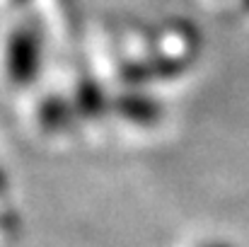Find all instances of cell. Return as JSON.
Masks as SVG:
<instances>
[{
  "instance_id": "8992f818",
  "label": "cell",
  "mask_w": 249,
  "mask_h": 247,
  "mask_svg": "<svg viewBox=\"0 0 249 247\" xmlns=\"http://www.w3.org/2000/svg\"><path fill=\"white\" fill-rule=\"evenodd\" d=\"M203 247H232V245H228V243H208V245H203Z\"/></svg>"
},
{
  "instance_id": "5b68a950",
  "label": "cell",
  "mask_w": 249,
  "mask_h": 247,
  "mask_svg": "<svg viewBox=\"0 0 249 247\" xmlns=\"http://www.w3.org/2000/svg\"><path fill=\"white\" fill-rule=\"evenodd\" d=\"M7 187V177H5V172H2V167H0V191Z\"/></svg>"
},
{
  "instance_id": "7a4b0ae2",
  "label": "cell",
  "mask_w": 249,
  "mask_h": 247,
  "mask_svg": "<svg viewBox=\"0 0 249 247\" xmlns=\"http://www.w3.org/2000/svg\"><path fill=\"white\" fill-rule=\"evenodd\" d=\"M114 109L124 116V119H131L136 124H143V126H150L155 124L160 116H162V107L158 99L148 97V95H121L114 99Z\"/></svg>"
},
{
  "instance_id": "6da1fadb",
  "label": "cell",
  "mask_w": 249,
  "mask_h": 247,
  "mask_svg": "<svg viewBox=\"0 0 249 247\" xmlns=\"http://www.w3.org/2000/svg\"><path fill=\"white\" fill-rule=\"evenodd\" d=\"M44 66V39L41 32L22 22L17 24L5 41V76L15 87H29L36 82Z\"/></svg>"
},
{
  "instance_id": "3957f363",
  "label": "cell",
  "mask_w": 249,
  "mask_h": 247,
  "mask_svg": "<svg viewBox=\"0 0 249 247\" xmlns=\"http://www.w3.org/2000/svg\"><path fill=\"white\" fill-rule=\"evenodd\" d=\"M73 109H75V104H68V102L61 99V97H51V99H46V102L41 104L39 119H41L44 129H49V131H61V129L71 126Z\"/></svg>"
},
{
  "instance_id": "52a82bcc",
  "label": "cell",
  "mask_w": 249,
  "mask_h": 247,
  "mask_svg": "<svg viewBox=\"0 0 249 247\" xmlns=\"http://www.w3.org/2000/svg\"><path fill=\"white\" fill-rule=\"evenodd\" d=\"M242 5H245V7H247V10H249V0H242Z\"/></svg>"
},
{
  "instance_id": "277c9868",
  "label": "cell",
  "mask_w": 249,
  "mask_h": 247,
  "mask_svg": "<svg viewBox=\"0 0 249 247\" xmlns=\"http://www.w3.org/2000/svg\"><path fill=\"white\" fill-rule=\"evenodd\" d=\"M78 112H83L87 116H97L107 109V99L102 95V90L97 87V82H83L78 87Z\"/></svg>"
}]
</instances>
